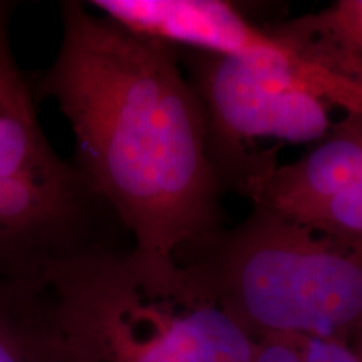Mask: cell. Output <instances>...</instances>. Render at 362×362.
I'll return each mask as SVG.
<instances>
[{"label": "cell", "instance_id": "2", "mask_svg": "<svg viewBox=\"0 0 362 362\" xmlns=\"http://www.w3.org/2000/svg\"><path fill=\"white\" fill-rule=\"evenodd\" d=\"M180 262L257 341L275 336L349 344L362 329V247L267 208Z\"/></svg>", "mask_w": 362, "mask_h": 362}, {"label": "cell", "instance_id": "4", "mask_svg": "<svg viewBox=\"0 0 362 362\" xmlns=\"http://www.w3.org/2000/svg\"><path fill=\"white\" fill-rule=\"evenodd\" d=\"M0 8V280L51 288L86 260L133 248L74 158L45 136Z\"/></svg>", "mask_w": 362, "mask_h": 362}, {"label": "cell", "instance_id": "10", "mask_svg": "<svg viewBox=\"0 0 362 362\" xmlns=\"http://www.w3.org/2000/svg\"><path fill=\"white\" fill-rule=\"evenodd\" d=\"M300 351L305 362H362L351 344L334 339L287 336Z\"/></svg>", "mask_w": 362, "mask_h": 362}, {"label": "cell", "instance_id": "8", "mask_svg": "<svg viewBox=\"0 0 362 362\" xmlns=\"http://www.w3.org/2000/svg\"><path fill=\"white\" fill-rule=\"evenodd\" d=\"M265 29L302 57L362 89V0H337Z\"/></svg>", "mask_w": 362, "mask_h": 362}, {"label": "cell", "instance_id": "7", "mask_svg": "<svg viewBox=\"0 0 362 362\" xmlns=\"http://www.w3.org/2000/svg\"><path fill=\"white\" fill-rule=\"evenodd\" d=\"M0 362H78L52 288L0 280Z\"/></svg>", "mask_w": 362, "mask_h": 362}, {"label": "cell", "instance_id": "6", "mask_svg": "<svg viewBox=\"0 0 362 362\" xmlns=\"http://www.w3.org/2000/svg\"><path fill=\"white\" fill-rule=\"evenodd\" d=\"M361 181L362 116L346 112L309 155L272 171L252 200L255 206L300 220Z\"/></svg>", "mask_w": 362, "mask_h": 362}, {"label": "cell", "instance_id": "3", "mask_svg": "<svg viewBox=\"0 0 362 362\" xmlns=\"http://www.w3.org/2000/svg\"><path fill=\"white\" fill-rule=\"evenodd\" d=\"M78 362H252L257 339L183 264L133 248L72 267L52 284Z\"/></svg>", "mask_w": 362, "mask_h": 362}, {"label": "cell", "instance_id": "5", "mask_svg": "<svg viewBox=\"0 0 362 362\" xmlns=\"http://www.w3.org/2000/svg\"><path fill=\"white\" fill-rule=\"evenodd\" d=\"M176 51L200 99L208 151L225 189L232 187L252 198L277 168L272 155H253V139L310 143L332 128V104L319 94L310 71L225 54Z\"/></svg>", "mask_w": 362, "mask_h": 362}, {"label": "cell", "instance_id": "9", "mask_svg": "<svg viewBox=\"0 0 362 362\" xmlns=\"http://www.w3.org/2000/svg\"><path fill=\"white\" fill-rule=\"evenodd\" d=\"M296 221L349 245L362 247V181Z\"/></svg>", "mask_w": 362, "mask_h": 362}, {"label": "cell", "instance_id": "1", "mask_svg": "<svg viewBox=\"0 0 362 362\" xmlns=\"http://www.w3.org/2000/svg\"><path fill=\"white\" fill-rule=\"evenodd\" d=\"M40 88L71 126L76 163L139 257L176 264L220 233L225 188L176 47L67 2Z\"/></svg>", "mask_w": 362, "mask_h": 362}, {"label": "cell", "instance_id": "11", "mask_svg": "<svg viewBox=\"0 0 362 362\" xmlns=\"http://www.w3.org/2000/svg\"><path fill=\"white\" fill-rule=\"evenodd\" d=\"M349 344H351L352 349L356 351V354L359 356V357H361V361H362V329L359 330V332L356 334L354 339H352V341H351Z\"/></svg>", "mask_w": 362, "mask_h": 362}]
</instances>
